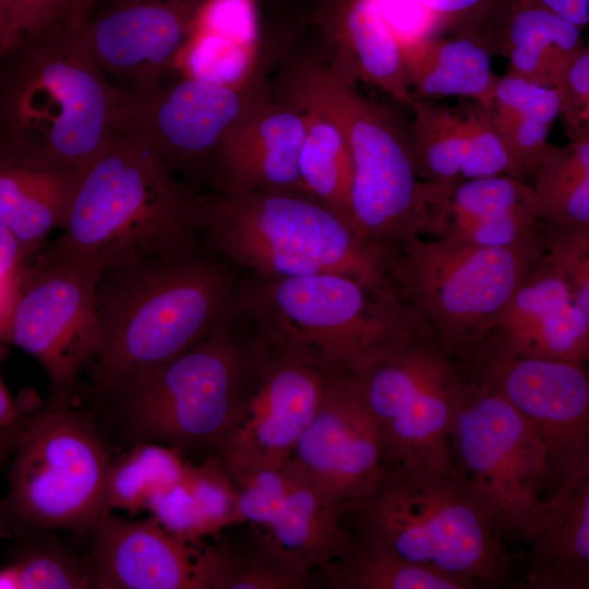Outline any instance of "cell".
<instances>
[{
  "instance_id": "6da1fadb",
  "label": "cell",
  "mask_w": 589,
  "mask_h": 589,
  "mask_svg": "<svg viewBox=\"0 0 589 589\" xmlns=\"http://www.w3.org/2000/svg\"><path fill=\"white\" fill-rule=\"evenodd\" d=\"M201 192L142 136L120 125L81 175L53 248L110 269L201 251Z\"/></svg>"
},
{
  "instance_id": "7a4b0ae2",
  "label": "cell",
  "mask_w": 589,
  "mask_h": 589,
  "mask_svg": "<svg viewBox=\"0 0 589 589\" xmlns=\"http://www.w3.org/2000/svg\"><path fill=\"white\" fill-rule=\"evenodd\" d=\"M122 94L60 24L0 58V149L81 177L120 128Z\"/></svg>"
},
{
  "instance_id": "3957f363",
  "label": "cell",
  "mask_w": 589,
  "mask_h": 589,
  "mask_svg": "<svg viewBox=\"0 0 589 589\" xmlns=\"http://www.w3.org/2000/svg\"><path fill=\"white\" fill-rule=\"evenodd\" d=\"M269 92L330 119L342 133L352 163L351 217L354 227L393 253L408 238L423 236V182L418 178L409 125L365 96L329 57L321 40L286 46Z\"/></svg>"
},
{
  "instance_id": "277c9868",
  "label": "cell",
  "mask_w": 589,
  "mask_h": 589,
  "mask_svg": "<svg viewBox=\"0 0 589 589\" xmlns=\"http://www.w3.org/2000/svg\"><path fill=\"white\" fill-rule=\"evenodd\" d=\"M239 285L227 263L202 252L104 272L88 366L96 388L111 389L194 347L231 314Z\"/></svg>"
},
{
  "instance_id": "5b68a950",
  "label": "cell",
  "mask_w": 589,
  "mask_h": 589,
  "mask_svg": "<svg viewBox=\"0 0 589 589\" xmlns=\"http://www.w3.org/2000/svg\"><path fill=\"white\" fill-rule=\"evenodd\" d=\"M352 537L457 579L467 589L512 587L519 554L495 512L456 469L386 471L341 512Z\"/></svg>"
},
{
  "instance_id": "8992f818",
  "label": "cell",
  "mask_w": 589,
  "mask_h": 589,
  "mask_svg": "<svg viewBox=\"0 0 589 589\" xmlns=\"http://www.w3.org/2000/svg\"><path fill=\"white\" fill-rule=\"evenodd\" d=\"M200 218L211 248L252 277L336 273L375 289H394L392 253L306 192L203 193Z\"/></svg>"
},
{
  "instance_id": "52a82bcc",
  "label": "cell",
  "mask_w": 589,
  "mask_h": 589,
  "mask_svg": "<svg viewBox=\"0 0 589 589\" xmlns=\"http://www.w3.org/2000/svg\"><path fill=\"white\" fill-rule=\"evenodd\" d=\"M233 309L268 346L353 374L398 349L423 321L395 289L336 273L251 277Z\"/></svg>"
},
{
  "instance_id": "ba28073f",
  "label": "cell",
  "mask_w": 589,
  "mask_h": 589,
  "mask_svg": "<svg viewBox=\"0 0 589 589\" xmlns=\"http://www.w3.org/2000/svg\"><path fill=\"white\" fill-rule=\"evenodd\" d=\"M266 348L232 309L180 356L104 393L119 401L141 441L181 450H212Z\"/></svg>"
},
{
  "instance_id": "9c48e42d",
  "label": "cell",
  "mask_w": 589,
  "mask_h": 589,
  "mask_svg": "<svg viewBox=\"0 0 589 589\" xmlns=\"http://www.w3.org/2000/svg\"><path fill=\"white\" fill-rule=\"evenodd\" d=\"M543 252L544 231L507 248L413 236L392 253L389 278L398 297L457 354L488 334Z\"/></svg>"
},
{
  "instance_id": "30bf717a",
  "label": "cell",
  "mask_w": 589,
  "mask_h": 589,
  "mask_svg": "<svg viewBox=\"0 0 589 589\" xmlns=\"http://www.w3.org/2000/svg\"><path fill=\"white\" fill-rule=\"evenodd\" d=\"M110 465L92 422L71 405L49 400L25 421L0 517L25 528L92 532L111 513L106 505Z\"/></svg>"
},
{
  "instance_id": "8fae6325",
  "label": "cell",
  "mask_w": 589,
  "mask_h": 589,
  "mask_svg": "<svg viewBox=\"0 0 589 589\" xmlns=\"http://www.w3.org/2000/svg\"><path fill=\"white\" fill-rule=\"evenodd\" d=\"M357 376L377 423L384 472L454 469L449 433L459 369L424 321Z\"/></svg>"
},
{
  "instance_id": "7c38bea8",
  "label": "cell",
  "mask_w": 589,
  "mask_h": 589,
  "mask_svg": "<svg viewBox=\"0 0 589 589\" xmlns=\"http://www.w3.org/2000/svg\"><path fill=\"white\" fill-rule=\"evenodd\" d=\"M456 363L453 466L495 512L506 536L524 540L534 508L552 486L545 448L526 418Z\"/></svg>"
},
{
  "instance_id": "4fadbf2b",
  "label": "cell",
  "mask_w": 589,
  "mask_h": 589,
  "mask_svg": "<svg viewBox=\"0 0 589 589\" xmlns=\"http://www.w3.org/2000/svg\"><path fill=\"white\" fill-rule=\"evenodd\" d=\"M101 271L51 247L32 257L5 317L2 342L47 374L50 401L71 405L97 349L96 288Z\"/></svg>"
},
{
  "instance_id": "5bb4252c",
  "label": "cell",
  "mask_w": 589,
  "mask_h": 589,
  "mask_svg": "<svg viewBox=\"0 0 589 589\" xmlns=\"http://www.w3.org/2000/svg\"><path fill=\"white\" fill-rule=\"evenodd\" d=\"M268 59L236 84L170 76L148 93L123 89L120 125L142 136L192 189L214 182L220 143L268 93Z\"/></svg>"
},
{
  "instance_id": "9a60e30c",
  "label": "cell",
  "mask_w": 589,
  "mask_h": 589,
  "mask_svg": "<svg viewBox=\"0 0 589 589\" xmlns=\"http://www.w3.org/2000/svg\"><path fill=\"white\" fill-rule=\"evenodd\" d=\"M453 357L531 423L546 452L552 488L565 476L589 469L587 363L510 353L482 344Z\"/></svg>"
},
{
  "instance_id": "2e32d148",
  "label": "cell",
  "mask_w": 589,
  "mask_h": 589,
  "mask_svg": "<svg viewBox=\"0 0 589 589\" xmlns=\"http://www.w3.org/2000/svg\"><path fill=\"white\" fill-rule=\"evenodd\" d=\"M335 372L339 371L266 344L211 450L228 479L284 467Z\"/></svg>"
},
{
  "instance_id": "e0dca14e",
  "label": "cell",
  "mask_w": 589,
  "mask_h": 589,
  "mask_svg": "<svg viewBox=\"0 0 589 589\" xmlns=\"http://www.w3.org/2000/svg\"><path fill=\"white\" fill-rule=\"evenodd\" d=\"M288 464L339 512L380 484L385 472L377 423L357 374L332 375Z\"/></svg>"
},
{
  "instance_id": "ac0fdd59",
  "label": "cell",
  "mask_w": 589,
  "mask_h": 589,
  "mask_svg": "<svg viewBox=\"0 0 589 589\" xmlns=\"http://www.w3.org/2000/svg\"><path fill=\"white\" fill-rule=\"evenodd\" d=\"M202 0H97L80 27L118 86L155 91L172 72Z\"/></svg>"
},
{
  "instance_id": "d6986e66",
  "label": "cell",
  "mask_w": 589,
  "mask_h": 589,
  "mask_svg": "<svg viewBox=\"0 0 589 589\" xmlns=\"http://www.w3.org/2000/svg\"><path fill=\"white\" fill-rule=\"evenodd\" d=\"M93 588L220 589L219 544L182 540L152 516L107 514L92 530Z\"/></svg>"
},
{
  "instance_id": "ffe728a7",
  "label": "cell",
  "mask_w": 589,
  "mask_h": 589,
  "mask_svg": "<svg viewBox=\"0 0 589 589\" xmlns=\"http://www.w3.org/2000/svg\"><path fill=\"white\" fill-rule=\"evenodd\" d=\"M236 522L264 530L320 574L346 556L354 539L340 512L327 504L288 462L229 479Z\"/></svg>"
},
{
  "instance_id": "44dd1931",
  "label": "cell",
  "mask_w": 589,
  "mask_h": 589,
  "mask_svg": "<svg viewBox=\"0 0 589 589\" xmlns=\"http://www.w3.org/2000/svg\"><path fill=\"white\" fill-rule=\"evenodd\" d=\"M303 136L302 111L268 92L223 139L217 154L214 191L306 192L298 169Z\"/></svg>"
},
{
  "instance_id": "7402d4cb",
  "label": "cell",
  "mask_w": 589,
  "mask_h": 589,
  "mask_svg": "<svg viewBox=\"0 0 589 589\" xmlns=\"http://www.w3.org/2000/svg\"><path fill=\"white\" fill-rule=\"evenodd\" d=\"M522 541V588H589V469L565 476L541 500Z\"/></svg>"
},
{
  "instance_id": "603a6c76",
  "label": "cell",
  "mask_w": 589,
  "mask_h": 589,
  "mask_svg": "<svg viewBox=\"0 0 589 589\" xmlns=\"http://www.w3.org/2000/svg\"><path fill=\"white\" fill-rule=\"evenodd\" d=\"M315 21L324 48L348 76L412 106L406 63L377 0H323Z\"/></svg>"
},
{
  "instance_id": "cb8c5ba5",
  "label": "cell",
  "mask_w": 589,
  "mask_h": 589,
  "mask_svg": "<svg viewBox=\"0 0 589 589\" xmlns=\"http://www.w3.org/2000/svg\"><path fill=\"white\" fill-rule=\"evenodd\" d=\"M474 39L507 58V71L551 87L584 46L581 28L530 0H501Z\"/></svg>"
},
{
  "instance_id": "d4e9b609",
  "label": "cell",
  "mask_w": 589,
  "mask_h": 589,
  "mask_svg": "<svg viewBox=\"0 0 589 589\" xmlns=\"http://www.w3.org/2000/svg\"><path fill=\"white\" fill-rule=\"evenodd\" d=\"M80 176L0 149V220L32 260L55 229H62Z\"/></svg>"
},
{
  "instance_id": "484cf974",
  "label": "cell",
  "mask_w": 589,
  "mask_h": 589,
  "mask_svg": "<svg viewBox=\"0 0 589 589\" xmlns=\"http://www.w3.org/2000/svg\"><path fill=\"white\" fill-rule=\"evenodd\" d=\"M414 99L458 96L491 106L497 75L473 37L438 33L401 50Z\"/></svg>"
},
{
  "instance_id": "4316f807",
  "label": "cell",
  "mask_w": 589,
  "mask_h": 589,
  "mask_svg": "<svg viewBox=\"0 0 589 589\" xmlns=\"http://www.w3.org/2000/svg\"><path fill=\"white\" fill-rule=\"evenodd\" d=\"M423 182V181H422ZM424 235L443 238L513 208L538 204L531 185L508 175L462 180L452 184L423 182Z\"/></svg>"
},
{
  "instance_id": "83f0119b",
  "label": "cell",
  "mask_w": 589,
  "mask_h": 589,
  "mask_svg": "<svg viewBox=\"0 0 589 589\" xmlns=\"http://www.w3.org/2000/svg\"><path fill=\"white\" fill-rule=\"evenodd\" d=\"M531 178L544 230L589 231V135L549 144Z\"/></svg>"
},
{
  "instance_id": "f1b7e54d",
  "label": "cell",
  "mask_w": 589,
  "mask_h": 589,
  "mask_svg": "<svg viewBox=\"0 0 589 589\" xmlns=\"http://www.w3.org/2000/svg\"><path fill=\"white\" fill-rule=\"evenodd\" d=\"M297 107L304 118L298 160L302 185L309 194L353 225L350 203L352 163L346 140L326 116L309 107Z\"/></svg>"
},
{
  "instance_id": "f546056e",
  "label": "cell",
  "mask_w": 589,
  "mask_h": 589,
  "mask_svg": "<svg viewBox=\"0 0 589 589\" xmlns=\"http://www.w3.org/2000/svg\"><path fill=\"white\" fill-rule=\"evenodd\" d=\"M351 551L321 575L333 589H467L455 578L354 538Z\"/></svg>"
},
{
  "instance_id": "4dcf8cb0",
  "label": "cell",
  "mask_w": 589,
  "mask_h": 589,
  "mask_svg": "<svg viewBox=\"0 0 589 589\" xmlns=\"http://www.w3.org/2000/svg\"><path fill=\"white\" fill-rule=\"evenodd\" d=\"M236 544L220 543V589H308L314 570L252 526Z\"/></svg>"
},
{
  "instance_id": "1f68e13d",
  "label": "cell",
  "mask_w": 589,
  "mask_h": 589,
  "mask_svg": "<svg viewBox=\"0 0 589 589\" xmlns=\"http://www.w3.org/2000/svg\"><path fill=\"white\" fill-rule=\"evenodd\" d=\"M410 109L409 140L418 178L431 184L462 181L465 144L457 108L416 99Z\"/></svg>"
},
{
  "instance_id": "d6a6232c",
  "label": "cell",
  "mask_w": 589,
  "mask_h": 589,
  "mask_svg": "<svg viewBox=\"0 0 589 589\" xmlns=\"http://www.w3.org/2000/svg\"><path fill=\"white\" fill-rule=\"evenodd\" d=\"M187 465L180 453L154 442L140 441L118 461L111 462L106 481V505L136 514L146 509L151 497L180 481Z\"/></svg>"
},
{
  "instance_id": "836d02e7",
  "label": "cell",
  "mask_w": 589,
  "mask_h": 589,
  "mask_svg": "<svg viewBox=\"0 0 589 589\" xmlns=\"http://www.w3.org/2000/svg\"><path fill=\"white\" fill-rule=\"evenodd\" d=\"M567 303H572L567 280L562 269L543 252L480 341L503 344Z\"/></svg>"
},
{
  "instance_id": "e575fe53",
  "label": "cell",
  "mask_w": 589,
  "mask_h": 589,
  "mask_svg": "<svg viewBox=\"0 0 589 589\" xmlns=\"http://www.w3.org/2000/svg\"><path fill=\"white\" fill-rule=\"evenodd\" d=\"M478 344L510 353L587 363L589 315L567 303L503 344Z\"/></svg>"
},
{
  "instance_id": "d590c367",
  "label": "cell",
  "mask_w": 589,
  "mask_h": 589,
  "mask_svg": "<svg viewBox=\"0 0 589 589\" xmlns=\"http://www.w3.org/2000/svg\"><path fill=\"white\" fill-rule=\"evenodd\" d=\"M8 564L16 578L17 589L93 588L88 560L57 546L27 550Z\"/></svg>"
},
{
  "instance_id": "8d00e7d4",
  "label": "cell",
  "mask_w": 589,
  "mask_h": 589,
  "mask_svg": "<svg viewBox=\"0 0 589 589\" xmlns=\"http://www.w3.org/2000/svg\"><path fill=\"white\" fill-rule=\"evenodd\" d=\"M457 110L465 144L464 180L494 175L514 177L512 160L494 125L490 106L471 100Z\"/></svg>"
},
{
  "instance_id": "74e56055",
  "label": "cell",
  "mask_w": 589,
  "mask_h": 589,
  "mask_svg": "<svg viewBox=\"0 0 589 589\" xmlns=\"http://www.w3.org/2000/svg\"><path fill=\"white\" fill-rule=\"evenodd\" d=\"M71 0H0V58L24 41L67 24Z\"/></svg>"
},
{
  "instance_id": "f35d334b",
  "label": "cell",
  "mask_w": 589,
  "mask_h": 589,
  "mask_svg": "<svg viewBox=\"0 0 589 589\" xmlns=\"http://www.w3.org/2000/svg\"><path fill=\"white\" fill-rule=\"evenodd\" d=\"M494 125L512 160L514 177L526 181L539 166L548 146L550 124L490 106Z\"/></svg>"
},
{
  "instance_id": "ab89813d",
  "label": "cell",
  "mask_w": 589,
  "mask_h": 589,
  "mask_svg": "<svg viewBox=\"0 0 589 589\" xmlns=\"http://www.w3.org/2000/svg\"><path fill=\"white\" fill-rule=\"evenodd\" d=\"M491 107L550 125L560 115L555 87L531 82L509 71L497 77Z\"/></svg>"
},
{
  "instance_id": "60d3db41",
  "label": "cell",
  "mask_w": 589,
  "mask_h": 589,
  "mask_svg": "<svg viewBox=\"0 0 589 589\" xmlns=\"http://www.w3.org/2000/svg\"><path fill=\"white\" fill-rule=\"evenodd\" d=\"M555 89L570 141L589 135V49L582 46L560 74Z\"/></svg>"
},
{
  "instance_id": "b9f144b4",
  "label": "cell",
  "mask_w": 589,
  "mask_h": 589,
  "mask_svg": "<svg viewBox=\"0 0 589 589\" xmlns=\"http://www.w3.org/2000/svg\"><path fill=\"white\" fill-rule=\"evenodd\" d=\"M400 50L441 33L436 19L418 0H377Z\"/></svg>"
},
{
  "instance_id": "7bdbcfd3",
  "label": "cell",
  "mask_w": 589,
  "mask_h": 589,
  "mask_svg": "<svg viewBox=\"0 0 589 589\" xmlns=\"http://www.w3.org/2000/svg\"><path fill=\"white\" fill-rule=\"evenodd\" d=\"M438 22L441 33H470L501 0H418Z\"/></svg>"
},
{
  "instance_id": "ee69618b",
  "label": "cell",
  "mask_w": 589,
  "mask_h": 589,
  "mask_svg": "<svg viewBox=\"0 0 589 589\" xmlns=\"http://www.w3.org/2000/svg\"><path fill=\"white\" fill-rule=\"evenodd\" d=\"M29 261L19 239L0 220V286L15 287Z\"/></svg>"
},
{
  "instance_id": "f6af8a7d",
  "label": "cell",
  "mask_w": 589,
  "mask_h": 589,
  "mask_svg": "<svg viewBox=\"0 0 589 589\" xmlns=\"http://www.w3.org/2000/svg\"><path fill=\"white\" fill-rule=\"evenodd\" d=\"M584 28L589 23V0H530Z\"/></svg>"
},
{
  "instance_id": "bcb514c9",
  "label": "cell",
  "mask_w": 589,
  "mask_h": 589,
  "mask_svg": "<svg viewBox=\"0 0 589 589\" xmlns=\"http://www.w3.org/2000/svg\"><path fill=\"white\" fill-rule=\"evenodd\" d=\"M24 420L0 377V426L19 424Z\"/></svg>"
},
{
  "instance_id": "7dc6e473",
  "label": "cell",
  "mask_w": 589,
  "mask_h": 589,
  "mask_svg": "<svg viewBox=\"0 0 589 589\" xmlns=\"http://www.w3.org/2000/svg\"><path fill=\"white\" fill-rule=\"evenodd\" d=\"M26 419L19 424L0 426V467L17 446Z\"/></svg>"
},
{
  "instance_id": "c3c4849f",
  "label": "cell",
  "mask_w": 589,
  "mask_h": 589,
  "mask_svg": "<svg viewBox=\"0 0 589 589\" xmlns=\"http://www.w3.org/2000/svg\"><path fill=\"white\" fill-rule=\"evenodd\" d=\"M97 0H71L67 24L80 28L87 20Z\"/></svg>"
},
{
  "instance_id": "681fc988",
  "label": "cell",
  "mask_w": 589,
  "mask_h": 589,
  "mask_svg": "<svg viewBox=\"0 0 589 589\" xmlns=\"http://www.w3.org/2000/svg\"><path fill=\"white\" fill-rule=\"evenodd\" d=\"M15 287L9 288L0 286V344H2L3 326Z\"/></svg>"
},
{
  "instance_id": "f907efd6",
  "label": "cell",
  "mask_w": 589,
  "mask_h": 589,
  "mask_svg": "<svg viewBox=\"0 0 589 589\" xmlns=\"http://www.w3.org/2000/svg\"><path fill=\"white\" fill-rule=\"evenodd\" d=\"M0 589H17L16 578L9 564L0 567Z\"/></svg>"
},
{
  "instance_id": "816d5d0a",
  "label": "cell",
  "mask_w": 589,
  "mask_h": 589,
  "mask_svg": "<svg viewBox=\"0 0 589 589\" xmlns=\"http://www.w3.org/2000/svg\"><path fill=\"white\" fill-rule=\"evenodd\" d=\"M9 536V530L5 525L0 520V538H5Z\"/></svg>"
},
{
  "instance_id": "f5cc1de1",
  "label": "cell",
  "mask_w": 589,
  "mask_h": 589,
  "mask_svg": "<svg viewBox=\"0 0 589 589\" xmlns=\"http://www.w3.org/2000/svg\"><path fill=\"white\" fill-rule=\"evenodd\" d=\"M0 55H1V33H0Z\"/></svg>"
},
{
  "instance_id": "db71d44e",
  "label": "cell",
  "mask_w": 589,
  "mask_h": 589,
  "mask_svg": "<svg viewBox=\"0 0 589 589\" xmlns=\"http://www.w3.org/2000/svg\"><path fill=\"white\" fill-rule=\"evenodd\" d=\"M204 2H206L207 0H203Z\"/></svg>"
}]
</instances>
